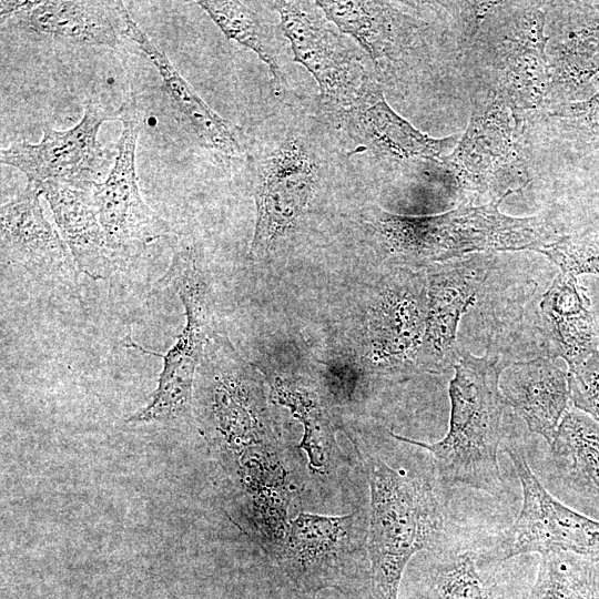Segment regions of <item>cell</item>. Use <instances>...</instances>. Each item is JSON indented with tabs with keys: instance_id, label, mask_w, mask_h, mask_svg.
<instances>
[{
	"instance_id": "1",
	"label": "cell",
	"mask_w": 599,
	"mask_h": 599,
	"mask_svg": "<svg viewBox=\"0 0 599 599\" xmlns=\"http://www.w3.org/2000/svg\"><path fill=\"white\" fill-rule=\"evenodd\" d=\"M193 410L225 481L288 456L263 380L220 334L209 339L196 370Z\"/></svg>"
},
{
	"instance_id": "2",
	"label": "cell",
	"mask_w": 599,
	"mask_h": 599,
	"mask_svg": "<svg viewBox=\"0 0 599 599\" xmlns=\"http://www.w3.org/2000/svg\"><path fill=\"white\" fill-rule=\"evenodd\" d=\"M362 459L370 493L363 599H397L412 557L443 538V510L423 478L396 470L369 454H362Z\"/></svg>"
},
{
	"instance_id": "3",
	"label": "cell",
	"mask_w": 599,
	"mask_h": 599,
	"mask_svg": "<svg viewBox=\"0 0 599 599\" xmlns=\"http://www.w3.org/2000/svg\"><path fill=\"white\" fill-rule=\"evenodd\" d=\"M454 368L446 436L427 444L393 432L390 435L399 441L427 449L444 483L496 495L502 489L497 454L506 405L499 388L504 366L497 356L468 354Z\"/></svg>"
},
{
	"instance_id": "4",
	"label": "cell",
	"mask_w": 599,
	"mask_h": 599,
	"mask_svg": "<svg viewBox=\"0 0 599 599\" xmlns=\"http://www.w3.org/2000/svg\"><path fill=\"white\" fill-rule=\"evenodd\" d=\"M508 194L479 206H460L430 216H403L375 211L374 222L385 248L395 255L447 262L468 254L534 250L557 240L538 216L512 217L499 211Z\"/></svg>"
},
{
	"instance_id": "5",
	"label": "cell",
	"mask_w": 599,
	"mask_h": 599,
	"mask_svg": "<svg viewBox=\"0 0 599 599\" xmlns=\"http://www.w3.org/2000/svg\"><path fill=\"white\" fill-rule=\"evenodd\" d=\"M366 528L359 511L345 516L302 511L290 521L275 560L300 592L336 589L348 599H363L368 569Z\"/></svg>"
},
{
	"instance_id": "6",
	"label": "cell",
	"mask_w": 599,
	"mask_h": 599,
	"mask_svg": "<svg viewBox=\"0 0 599 599\" xmlns=\"http://www.w3.org/2000/svg\"><path fill=\"white\" fill-rule=\"evenodd\" d=\"M159 285L172 287L185 308V325L163 358L158 387L150 403L131 415L128 424H150L182 419L193 410L196 370L212 332V306L204 274L192 248L172 256Z\"/></svg>"
},
{
	"instance_id": "7",
	"label": "cell",
	"mask_w": 599,
	"mask_h": 599,
	"mask_svg": "<svg viewBox=\"0 0 599 599\" xmlns=\"http://www.w3.org/2000/svg\"><path fill=\"white\" fill-rule=\"evenodd\" d=\"M507 451L520 481L521 509L509 528L479 550L480 560L562 551L599 564V520L556 499L530 469L524 454L515 448Z\"/></svg>"
},
{
	"instance_id": "8",
	"label": "cell",
	"mask_w": 599,
	"mask_h": 599,
	"mask_svg": "<svg viewBox=\"0 0 599 599\" xmlns=\"http://www.w3.org/2000/svg\"><path fill=\"white\" fill-rule=\"evenodd\" d=\"M122 132L106 177L92 185V195L106 246L116 267L136 258L145 247L171 233V225L143 200L135 169L140 124L134 103L116 111Z\"/></svg>"
},
{
	"instance_id": "9",
	"label": "cell",
	"mask_w": 599,
	"mask_h": 599,
	"mask_svg": "<svg viewBox=\"0 0 599 599\" xmlns=\"http://www.w3.org/2000/svg\"><path fill=\"white\" fill-rule=\"evenodd\" d=\"M294 60L316 80L323 104L343 121L376 83L358 58L316 11L304 2L275 1Z\"/></svg>"
},
{
	"instance_id": "10",
	"label": "cell",
	"mask_w": 599,
	"mask_h": 599,
	"mask_svg": "<svg viewBox=\"0 0 599 599\" xmlns=\"http://www.w3.org/2000/svg\"><path fill=\"white\" fill-rule=\"evenodd\" d=\"M110 119H116V111H108L91 99L74 126L63 131L44 126L38 143L18 141L2 149L0 162L24 173L34 187L45 182L90 187L99 183L109 163L98 132Z\"/></svg>"
},
{
	"instance_id": "11",
	"label": "cell",
	"mask_w": 599,
	"mask_h": 599,
	"mask_svg": "<svg viewBox=\"0 0 599 599\" xmlns=\"http://www.w3.org/2000/svg\"><path fill=\"white\" fill-rule=\"evenodd\" d=\"M426 298L425 273L398 268L383 280L368 326L369 355L378 373L420 372Z\"/></svg>"
},
{
	"instance_id": "12",
	"label": "cell",
	"mask_w": 599,
	"mask_h": 599,
	"mask_svg": "<svg viewBox=\"0 0 599 599\" xmlns=\"http://www.w3.org/2000/svg\"><path fill=\"white\" fill-rule=\"evenodd\" d=\"M256 173L252 257L271 251L296 225L314 192L317 165L307 146L292 139L265 158Z\"/></svg>"
},
{
	"instance_id": "13",
	"label": "cell",
	"mask_w": 599,
	"mask_h": 599,
	"mask_svg": "<svg viewBox=\"0 0 599 599\" xmlns=\"http://www.w3.org/2000/svg\"><path fill=\"white\" fill-rule=\"evenodd\" d=\"M493 253L437 264L426 271V319L420 372L441 373L459 361L456 335L463 315L490 274Z\"/></svg>"
},
{
	"instance_id": "14",
	"label": "cell",
	"mask_w": 599,
	"mask_h": 599,
	"mask_svg": "<svg viewBox=\"0 0 599 599\" xmlns=\"http://www.w3.org/2000/svg\"><path fill=\"white\" fill-rule=\"evenodd\" d=\"M40 195L28 184L1 205L2 262L22 266L47 284L77 290L80 271L59 232L45 219Z\"/></svg>"
},
{
	"instance_id": "15",
	"label": "cell",
	"mask_w": 599,
	"mask_h": 599,
	"mask_svg": "<svg viewBox=\"0 0 599 599\" xmlns=\"http://www.w3.org/2000/svg\"><path fill=\"white\" fill-rule=\"evenodd\" d=\"M507 108L496 93L476 103L459 144L441 158L461 190L486 192L516 162L514 120Z\"/></svg>"
},
{
	"instance_id": "16",
	"label": "cell",
	"mask_w": 599,
	"mask_h": 599,
	"mask_svg": "<svg viewBox=\"0 0 599 599\" xmlns=\"http://www.w3.org/2000/svg\"><path fill=\"white\" fill-rule=\"evenodd\" d=\"M499 388L505 404L550 446L571 402L568 370L554 356L516 362L504 367Z\"/></svg>"
},
{
	"instance_id": "17",
	"label": "cell",
	"mask_w": 599,
	"mask_h": 599,
	"mask_svg": "<svg viewBox=\"0 0 599 599\" xmlns=\"http://www.w3.org/2000/svg\"><path fill=\"white\" fill-rule=\"evenodd\" d=\"M544 23L540 13L525 12L514 23V31L497 44L496 94L510 110L539 105L552 87Z\"/></svg>"
},
{
	"instance_id": "18",
	"label": "cell",
	"mask_w": 599,
	"mask_h": 599,
	"mask_svg": "<svg viewBox=\"0 0 599 599\" xmlns=\"http://www.w3.org/2000/svg\"><path fill=\"white\" fill-rule=\"evenodd\" d=\"M35 189L48 201L78 270L95 281L108 278L115 266L99 222L92 186L45 182Z\"/></svg>"
},
{
	"instance_id": "19",
	"label": "cell",
	"mask_w": 599,
	"mask_h": 599,
	"mask_svg": "<svg viewBox=\"0 0 599 599\" xmlns=\"http://www.w3.org/2000/svg\"><path fill=\"white\" fill-rule=\"evenodd\" d=\"M125 38L133 41L155 67L183 128L202 146L230 158L237 155L240 146L229 124L206 104L131 16L126 21Z\"/></svg>"
},
{
	"instance_id": "20",
	"label": "cell",
	"mask_w": 599,
	"mask_h": 599,
	"mask_svg": "<svg viewBox=\"0 0 599 599\" xmlns=\"http://www.w3.org/2000/svg\"><path fill=\"white\" fill-rule=\"evenodd\" d=\"M41 34L75 44L116 48L125 38L130 16L122 1H40L20 13Z\"/></svg>"
},
{
	"instance_id": "21",
	"label": "cell",
	"mask_w": 599,
	"mask_h": 599,
	"mask_svg": "<svg viewBox=\"0 0 599 599\" xmlns=\"http://www.w3.org/2000/svg\"><path fill=\"white\" fill-rule=\"evenodd\" d=\"M540 312L550 356L562 358L568 370L583 363L598 347L590 302L577 276L560 271L542 295Z\"/></svg>"
},
{
	"instance_id": "22",
	"label": "cell",
	"mask_w": 599,
	"mask_h": 599,
	"mask_svg": "<svg viewBox=\"0 0 599 599\" xmlns=\"http://www.w3.org/2000/svg\"><path fill=\"white\" fill-rule=\"evenodd\" d=\"M550 449L562 485L599 520V424L577 408L569 409Z\"/></svg>"
},
{
	"instance_id": "23",
	"label": "cell",
	"mask_w": 599,
	"mask_h": 599,
	"mask_svg": "<svg viewBox=\"0 0 599 599\" xmlns=\"http://www.w3.org/2000/svg\"><path fill=\"white\" fill-rule=\"evenodd\" d=\"M344 123L357 129L362 138L380 152L397 159H437L456 138L434 139L415 129L398 115L376 84L352 110Z\"/></svg>"
},
{
	"instance_id": "24",
	"label": "cell",
	"mask_w": 599,
	"mask_h": 599,
	"mask_svg": "<svg viewBox=\"0 0 599 599\" xmlns=\"http://www.w3.org/2000/svg\"><path fill=\"white\" fill-rule=\"evenodd\" d=\"M270 385L276 403L286 406L303 425L297 448L305 450L308 469L322 478L333 476L343 465V455L323 396L316 389L281 377L270 380Z\"/></svg>"
},
{
	"instance_id": "25",
	"label": "cell",
	"mask_w": 599,
	"mask_h": 599,
	"mask_svg": "<svg viewBox=\"0 0 599 599\" xmlns=\"http://www.w3.org/2000/svg\"><path fill=\"white\" fill-rule=\"evenodd\" d=\"M328 21L363 48L377 71H386L396 55L405 19L382 1H316Z\"/></svg>"
},
{
	"instance_id": "26",
	"label": "cell",
	"mask_w": 599,
	"mask_h": 599,
	"mask_svg": "<svg viewBox=\"0 0 599 599\" xmlns=\"http://www.w3.org/2000/svg\"><path fill=\"white\" fill-rule=\"evenodd\" d=\"M552 87L573 94L599 74V6L576 11L556 42L550 62Z\"/></svg>"
},
{
	"instance_id": "27",
	"label": "cell",
	"mask_w": 599,
	"mask_h": 599,
	"mask_svg": "<svg viewBox=\"0 0 599 599\" xmlns=\"http://www.w3.org/2000/svg\"><path fill=\"white\" fill-rule=\"evenodd\" d=\"M443 538L433 551L423 599H491V590L478 570L479 550L459 549Z\"/></svg>"
},
{
	"instance_id": "28",
	"label": "cell",
	"mask_w": 599,
	"mask_h": 599,
	"mask_svg": "<svg viewBox=\"0 0 599 599\" xmlns=\"http://www.w3.org/2000/svg\"><path fill=\"white\" fill-rule=\"evenodd\" d=\"M197 4L227 40H234L253 51L268 67L276 82L284 81L271 31L253 2L202 0Z\"/></svg>"
},
{
	"instance_id": "29",
	"label": "cell",
	"mask_w": 599,
	"mask_h": 599,
	"mask_svg": "<svg viewBox=\"0 0 599 599\" xmlns=\"http://www.w3.org/2000/svg\"><path fill=\"white\" fill-rule=\"evenodd\" d=\"M541 556L528 599H599L593 562L562 551Z\"/></svg>"
},
{
	"instance_id": "30",
	"label": "cell",
	"mask_w": 599,
	"mask_h": 599,
	"mask_svg": "<svg viewBox=\"0 0 599 599\" xmlns=\"http://www.w3.org/2000/svg\"><path fill=\"white\" fill-rule=\"evenodd\" d=\"M536 252L547 256L562 272L575 276L599 275V235L597 234L583 233L558 237Z\"/></svg>"
},
{
	"instance_id": "31",
	"label": "cell",
	"mask_w": 599,
	"mask_h": 599,
	"mask_svg": "<svg viewBox=\"0 0 599 599\" xmlns=\"http://www.w3.org/2000/svg\"><path fill=\"white\" fill-rule=\"evenodd\" d=\"M550 116L558 119L565 131L576 141L599 149V90L583 101L556 106Z\"/></svg>"
},
{
	"instance_id": "32",
	"label": "cell",
	"mask_w": 599,
	"mask_h": 599,
	"mask_svg": "<svg viewBox=\"0 0 599 599\" xmlns=\"http://www.w3.org/2000/svg\"><path fill=\"white\" fill-rule=\"evenodd\" d=\"M570 400L599 424V345L580 365L568 370Z\"/></svg>"
},
{
	"instance_id": "33",
	"label": "cell",
	"mask_w": 599,
	"mask_h": 599,
	"mask_svg": "<svg viewBox=\"0 0 599 599\" xmlns=\"http://www.w3.org/2000/svg\"><path fill=\"white\" fill-rule=\"evenodd\" d=\"M40 1H7V0H2L0 2V17H1V22H4V20H7L8 18L14 16V14H20V13H23L30 9H32L33 7H35L37 4H39Z\"/></svg>"
}]
</instances>
